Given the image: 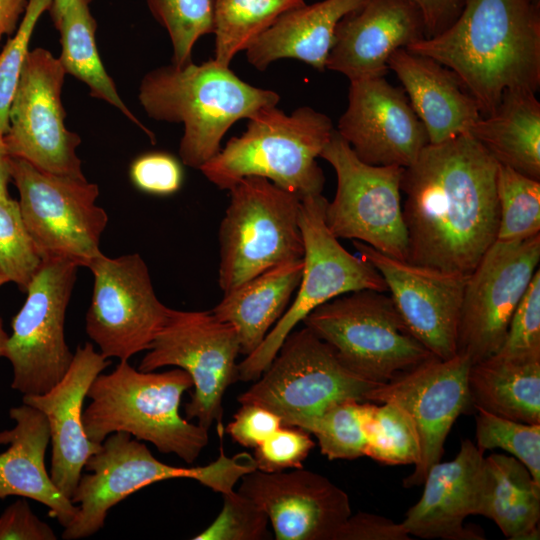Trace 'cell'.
Returning <instances> with one entry per match:
<instances>
[{
  "mask_svg": "<svg viewBox=\"0 0 540 540\" xmlns=\"http://www.w3.org/2000/svg\"><path fill=\"white\" fill-rule=\"evenodd\" d=\"M498 162L469 133L428 143L404 168L408 261L468 276L497 240Z\"/></svg>",
  "mask_w": 540,
  "mask_h": 540,
  "instance_id": "cell-1",
  "label": "cell"
},
{
  "mask_svg": "<svg viewBox=\"0 0 540 540\" xmlns=\"http://www.w3.org/2000/svg\"><path fill=\"white\" fill-rule=\"evenodd\" d=\"M443 30L405 49L453 71L477 102L493 113L508 90L540 87V6L533 0H463Z\"/></svg>",
  "mask_w": 540,
  "mask_h": 540,
  "instance_id": "cell-2",
  "label": "cell"
},
{
  "mask_svg": "<svg viewBox=\"0 0 540 540\" xmlns=\"http://www.w3.org/2000/svg\"><path fill=\"white\" fill-rule=\"evenodd\" d=\"M138 98L150 118L184 125L179 156L198 170L221 150L235 122L280 101L275 91L244 82L214 59L151 70L141 80Z\"/></svg>",
  "mask_w": 540,
  "mask_h": 540,
  "instance_id": "cell-3",
  "label": "cell"
},
{
  "mask_svg": "<svg viewBox=\"0 0 540 540\" xmlns=\"http://www.w3.org/2000/svg\"><path fill=\"white\" fill-rule=\"evenodd\" d=\"M191 387L192 378L181 368L144 372L120 360L110 373H100L87 392L91 402L82 416L86 436L101 444L110 434L125 432L192 464L209 436L208 429L179 413L182 395Z\"/></svg>",
  "mask_w": 540,
  "mask_h": 540,
  "instance_id": "cell-4",
  "label": "cell"
},
{
  "mask_svg": "<svg viewBox=\"0 0 540 540\" xmlns=\"http://www.w3.org/2000/svg\"><path fill=\"white\" fill-rule=\"evenodd\" d=\"M334 130L331 119L311 107H298L290 114L277 106L266 107L250 117L246 130L232 137L199 170L222 190L256 176L300 199L318 195L325 178L316 158Z\"/></svg>",
  "mask_w": 540,
  "mask_h": 540,
  "instance_id": "cell-5",
  "label": "cell"
},
{
  "mask_svg": "<svg viewBox=\"0 0 540 540\" xmlns=\"http://www.w3.org/2000/svg\"><path fill=\"white\" fill-rule=\"evenodd\" d=\"M72 494L78 507L64 528L65 540L89 537L105 523L108 511L134 492L156 482L187 478L222 495L234 490L247 473L256 470L253 456L241 452L228 457L220 446L218 458L205 465L177 467L156 459L147 446L125 432L107 436L87 460Z\"/></svg>",
  "mask_w": 540,
  "mask_h": 540,
  "instance_id": "cell-6",
  "label": "cell"
},
{
  "mask_svg": "<svg viewBox=\"0 0 540 540\" xmlns=\"http://www.w3.org/2000/svg\"><path fill=\"white\" fill-rule=\"evenodd\" d=\"M342 364L377 385L435 357L412 334L390 295L358 290L318 306L302 322Z\"/></svg>",
  "mask_w": 540,
  "mask_h": 540,
  "instance_id": "cell-7",
  "label": "cell"
},
{
  "mask_svg": "<svg viewBox=\"0 0 540 540\" xmlns=\"http://www.w3.org/2000/svg\"><path fill=\"white\" fill-rule=\"evenodd\" d=\"M229 191L219 227L218 283L223 293L304 256L297 195L256 176L243 178Z\"/></svg>",
  "mask_w": 540,
  "mask_h": 540,
  "instance_id": "cell-8",
  "label": "cell"
},
{
  "mask_svg": "<svg viewBox=\"0 0 540 540\" xmlns=\"http://www.w3.org/2000/svg\"><path fill=\"white\" fill-rule=\"evenodd\" d=\"M322 194L301 199L299 226L304 243L303 272L292 303L264 341L238 363L239 381H255L268 367L283 341L318 306L358 290L387 292L377 269L348 252L325 222Z\"/></svg>",
  "mask_w": 540,
  "mask_h": 540,
  "instance_id": "cell-9",
  "label": "cell"
},
{
  "mask_svg": "<svg viewBox=\"0 0 540 540\" xmlns=\"http://www.w3.org/2000/svg\"><path fill=\"white\" fill-rule=\"evenodd\" d=\"M375 386L347 369L335 350L304 326L289 333L268 367L237 400L262 406L284 425L302 428L337 402H366Z\"/></svg>",
  "mask_w": 540,
  "mask_h": 540,
  "instance_id": "cell-10",
  "label": "cell"
},
{
  "mask_svg": "<svg viewBox=\"0 0 540 540\" xmlns=\"http://www.w3.org/2000/svg\"><path fill=\"white\" fill-rule=\"evenodd\" d=\"M10 177L19 193L24 223L42 260L62 258L88 267L102 253L100 241L108 214L96 204L97 184L41 171L13 157Z\"/></svg>",
  "mask_w": 540,
  "mask_h": 540,
  "instance_id": "cell-11",
  "label": "cell"
},
{
  "mask_svg": "<svg viewBox=\"0 0 540 540\" xmlns=\"http://www.w3.org/2000/svg\"><path fill=\"white\" fill-rule=\"evenodd\" d=\"M320 157L334 169L336 193L325 206V222L338 239L360 241L408 261V235L401 205L404 168L360 160L334 130Z\"/></svg>",
  "mask_w": 540,
  "mask_h": 540,
  "instance_id": "cell-12",
  "label": "cell"
},
{
  "mask_svg": "<svg viewBox=\"0 0 540 540\" xmlns=\"http://www.w3.org/2000/svg\"><path fill=\"white\" fill-rule=\"evenodd\" d=\"M240 344L235 329L212 311L169 308L165 323L139 363L149 372L173 366L185 370L193 381L191 399L185 404L187 420L209 429H223V397L239 381L237 357Z\"/></svg>",
  "mask_w": 540,
  "mask_h": 540,
  "instance_id": "cell-13",
  "label": "cell"
},
{
  "mask_svg": "<svg viewBox=\"0 0 540 540\" xmlns=\"http://www.w3.org/2000/svg\"><path fill=\"white\" fill-rule=\"evenodd\" d=\"M78 268L66 259H43L12 320L5 358L12 365L11 387L23 395L47 392L71 365L64 323Z\"/></svg>",
  "mask_w": 540,
  "mask_h": 540,
  "instance_id": "cell-14",
  "label": "cell"
},
{
  "mask_svg": "<svg viewBox=\"0 0 540 540\" xmlns=\"http://www.w3.org/2000/svg\"><path fill=\"white\" fill-rule=\"evenodd\" d=\"M65 71L44 48L28 52L12 99L4 142L10 157L55 175L85 178L77 133L64 124L61 93Z\"/></svg>",
  "mask_w": 540,
  "mask_h": 540,
  "instance_id": "cell-15",
  "label": "cell"
},
{
  "mask_svg": "<svg viewBox=\"0 0 540 540\" xmlns=\"http://www.w3.org/2000/svg\"><path fill=\"white\" fill-rule=\"evenodd\" d=\"M87 268L94 282L85 329L99 352L120 361L147 351L169 307L158 299L144 259L138 253H101Z\"/></svg>",
  "mask_w": 540,
  "mask_h": 540,
  "instance_id": "cell-16",
  "label": "cell"
},
{
  "mask_svg": "<svg viewBox=\"0 0 540 540\" xmlns=\"http://www.w3.org/2000/svg\"><path fill=\"white\" fill-rule=\"evenodd\" d=\"M540 261V234L496 240L467 276L457 337V354L472 364L501 348L515 308Z\"/></svg>",
  "mask_w": 540,
  "mask_h": 540,
  "instance_id": "cell-17",
  "label": "cell"
},
{
  "mask_svg": "<svg viewBox=\"0 0 540 540\" xmlns=\"http://www.w3.org/2000/svg\"><path fill=\"white\" fill-rule=\"evenodd\" d=\"M471 365L462 354L449 359L432 357L367 394L368 402L399 405L415 424L421 459L404 479L406 488L423 484L429 469L442 458L452 425L472 406L468 390Z\"/></svg>",
  "mask_w": 540,
  "mask_h": 540,
  "instance_id": "cell-18",
  "label": "cell"
},
{
  "mask_svg": "<svg viewBox=\"0 0 540 540\" xmlns=\"http://www.w3.org/2000/svg\"><path fill=\"white\" fill-rule=\"evenodd\" d=\"M352 243L381 274L416 339L437 358L455 356L467 276L399 260L360 241Z\"/></svg>",
  "mask_w": 540,
  "mask_h": 540,
  "instance_id": "cell-19",
  "label": "cell"
},
{
  "mask_svg": "<svg viewBox=\"0 0 540 540\" xmlns=\"http://www.w3.org/2000/svg\"><path fill=\"white\" fill-rule=\"evenodd\" d=\"M336 131L360 160L375 166L406 168L429 143L404 90L385 77L350 81Z\"/></svg>",
  "mask_w": 540,
  "mask_h": 540,
  "instance_id": "cell-20",
  "label": "cell"
},
{
  "mask_svg": "<svg viewBox=\"0 0 540 540\" xmlns=\"http://www.w3.org/2000/svg\"><path fill=\"white\" fill-rule=\"evenodd\" d=\"M239 492L268 515L277 540H334L352 514L348 494L325 476L300 468L245 474Z\"/></svg>",
  "mask_w": 540,
  "mask_h": 540,
  "instance_id": "cell-21",
  "label": "cell"
},
{
  "mask_svg": "<svg viewBox=\"0 0 540 540\" xmlns=\"http://www.w3.org/2000/svg\"><path fill=\"white\" fill-rule=\"evenodd\" d=\"M425 36L410 0H364L337 23L326 69L350 81L385 77L392 54Z\"/></svg>",
  "mask_w": 540,
  "mask_h": 540,
  "instance_id": "cell-22",
  "label": "cell"
},
{
  "mask_svg": "<svg viewBox=\"0 0 540 540\" xmlns=\"http://www.w3.org/2000/svg\"><path fill=\"white\" fill-rule=\"evenodd\" d=\"M108 365L109 359L87 342L77 347L69 369L50 390L38 395H23V403L40 410L48 421L52 445L50 476L69 499L88 458L101 445L86 436L83 403L91 384Z\"/></svg>",
  "mask_w": 540,
  "mask_h": 540,
  "instance_id": "cell-23",
  "label": "cell"
},
{
  "mask_svg": "<svg viewBox=\"0 0 540 540\" xmlns=\"http://www.w3.org/2000/svg\"><path fill=\"white\" fill-rule=\"evenodd\" d=\"M484 451L465 439L456 457L433 465L417 503L401 522L407 533L423 539L482 540L484 534L464 525L474 515Z\"/></svg>",
  "mask_w": 540,
  "mask_h": 540,
  "instance_id": "cell-24",
  "label": "cell"
},
{
  "mask_svg": "<svg viewBox=\"0 0 540 540\" xmlns=\"http://www.w3.org/2000/svg\"><path fill=\"white\" fill-rule=\"evenodd\" d=\"M388 67L402 83L429 143L438 144L468 133L482 116L456 74L432 58L401 48L392 54Z\"/></svg>",
  "mask_w": 540,
  "mask_h": 540,
  "instance_id": "cell-25",
  "label": "cell"
},
{
  "mask_svg": "<svg viewBox=\"0 0 540 540\" xmlns=\"http://www.w3.org/2000/svg\"><path fill=\"white\" fill-rule=\"evenodd\" d=\"M9 415L15 426L0 432V445L9 444L0 453V499L20 496L37 501L65 528L78 507L61 493L46 470L48 421L40 410L25 403L12 407Z\"/></svg>",
  "mask_w": 540,
  "mask_h": 540,
  "instance_id": "cell-26",
  "label": "cell"
},
{
  "mask_svg": "<svg viewBox=\"0 0 540 540\" xmlns=\"http://www.w3.org/2000/svg\"><path fill=\"white\" fill-rule=\"evenodd\" d=\"M363 1L322 0L286 11L246 50L248 62L264 71L276 60L292 58L325 70L337 23Z\"/></svg>",
  "mask_w": 540,
  "mask_h": 540,
  "instance_id": "cell-27",
  "label": "cell"
},
{
  "mask_svg": "<svg viewBox=\"0 0 540 540\" xmlns=\"http://www.w3.org/2000/svg\"><path fill=\"white\" fill-rule=\"evenodd\" d=\"M474 515L494 521L508 539H539L540 484L514 456L484 457Z\"/></svg>",
  "mask_w": 540,
  "mask_h": 540,
  "instance_id": "cell-28",
  "label": "cell"
},
{
  "mask_svg": "<svg viewBox=\"0 0 540 540\" xmlns=\"http://www.w3.org/2000/svg\"><path fill=\"white\" fill-rule=\"evenodd\" d=\"M303 259L269 269L229 292L212 313L236 331L240 354L248 356L264 341L295 294Z\"/></svg>",
  "mask_w": 540,
  "mask_h": 540,
  "instance_id": "cell-29",
  "label": "cell"
},
{
  "mask_svg": "<svg viewBox=\"0 0 540 540\" xmlns=\"http://www.w3.org/2000/svg\"><path fill=\"white\" fill-rule=\"evenodd\" d=\"M528 90L506 91L497 109L469 129L499 163L540 180V103Z\"/></svg>",
  "mask_w": 540,
  "mask_h": 540,
  "instance_id": "cell-30",
  "label": "cell"
},
{
  "mask_svg": "<svg viewBox=\"0 0 540 540\" xmlns=\"http://www.w3.org/2000/svg\"><path fill=\"white\" fill-rule=\"evenodd\" d=\"M471 405L528 424H540V356L494 354L472 364Z\"/></svg>",
  "mask_w": 540,
  "mask_h": 540,
  "instance_id": "cell-31",
  "label": "cell"
},
{
  "mask_svg": "<svg viewBox=\"0 0 540 540\" xmlns=\"http://www.w3.org/2000/svg\"><path fill=\"white\" fill-rule=\"evenodd\" d=\"M91 0H75L62 16L56 29L60 33L59 61L65 73L78 78L90 89L91 96L104 100L120 110L155 142L154 134L128 109L116 86L106 72L99 56L96 40V21L89 8Z\"/></svg>",
  "mask_w": 540,
  "mask_h": 540,
  "instance_id": "cell-32",
  "label": "cell"
},
{
  "mask_svg": "<svg viewBox=\"0 0 540 540\" xmlns=\"http://www.w3.org/2000/svg\"><path fill=\"white\" fill-rule=\"evenodd\" d=\"M303 4L305 0H215L213 59L229 67L280 15Z\"/></svg>",
  "mask_w": 540,
  "mask_h": 540,
  "instance_id": "cell-33",
  "label": "cell"
},
{
  "mask_svg": "<svg viewBox=\"0 0 540 540\" xmlns=\"http://www.w3.org/2000/svg\"><path fill=\"white\" fill-rule=\"evenodd\" d=\"M374 406L368 401H340L307 421L302 429L317 438L321 453L329 460L357 459L366 453V426Z\"/></svg>",
  "mask_w": 540,
  "mask_h": 540,
  "instance_id": "cell-34",
  "label": "cell"
},
{
  "mask_svg": "<svg viewBox=\"0 0 540 540\" xmlns=\"http://www.w3.org/2000/svg\"><path fill=\"white\" fill-rule=\"evenodd\" d=\"M496 192L497 240H523L540 234V180L498 163Z\"/></svg>",
  "mask_w": 540,
  "mask_h": 540,
  "instance_id": "cell-35",
  "label": "cell"
},
{
  "mask_svg": "<svg viewBox=\"0 0 540 540\" xmlns=\"http://www.w3.org/2000/svg\"><path fill=\"white\" fill-rule=\"evenodd\" d=\"M365 456L387 465H418L420 438L408 413L391 402L374 406L368 419Z\"/></svg>",
  "mask_w": 540,
  "mask_h": 540,
  "instance_id": "cell-36",
  "label": "cell"
},
{
  "mask_svg": "<svg viewBox=\"0 0 540 540\" xmlns=\"http://www.w3.org/2000/svg\"><path fill=\"white\" fill-rule=\"evenodd\" d=\"M155 20L171 40L172 63L181 67L192 62L196 41L213 33L215 0H146Z\"/></svg>",
  "mask_w": 540,
  "mask_h": 540,
  "instance_id": "cell-37",
  "label": "cell"
},
{
  "mask_svg": "<svg viewBox=\"0 0 540 540\" xmlns=\"http://www.w3.org/2000/svg\"><path fill=\"white\" fill-rule=\"evenodd\" d=\"M18 201L0 197V270L8 282L26 289L42 264Z\"/></svg>",
  "mask_w": 540,
  "mask_h": 540,
  "instance_id": "cell-38",
  "label": "cell"
},
{
  "mask_svg": "<svg viewBox=\"0 0 540 540\" xmlns=\"http://www.w3.org/2000/svg\"><path fill=\"white\" fill-rule=\"evenodd\" d=\"M477 447L500 448L522 462L540 484V424H528L475 408Z\"/></svg>",
  "mask_w": 540,
  "mask_h": 540,
  "instance_id": "cell-39",
  "label": "cell"
},
{
  "mask_svg": "<svg viewBox=\"0 0 540 540\" xmlns=\"http://www.w3.org/2000/svg\"><path fill=\"white\" fill-rule=\"evenodd\" d=\"M223 496L216 519L194 540H265L271 538L266 512L252 499L232 490Z\"/></svg>",
  "mask_w": 540,
  "mask_h": 540,
  "instance_id": "cell-40",
  "label": "cell"
},
{
  "mask_svg": "<svg viewBox=\"0 0 540 540\" xmlns=\"http://www.w3.org/2000/svg\"><path fill=\"white\" fill-rule=\"evenodd\" d=\"M52 0H29L25 13L13 37L0 52V134L8 131L9 108L22 68L29 52V42L41 15L48 11Z\"/></svg>",
  "mask_w": 540,
  "mask_h": 540,
  "instance_id": "cell-41",
  "label": "cell"
},
{
  "mask_svg": "<svg viewBox=\"0 0 540 540\" xmlns=\"http://www.w3.org/2000/svg\"><path fill=\"white\" fill-rule=\"evenodd\" d=\"M504 356H540V271L533 275L511 317L497 352Z\"/></svg>",
  "mask_w": 540,
  "mask_h": 540,
  "instance_id": "cell-42",
  "label": "cell"
},
{
  "mask_svg": "<svg viewBox=\"0 0 540 540\" xmlns=\"http://www.w3.org/2000/svg\"><path fill=\"white\" fill-rule=\"evenodd\" d=\"M315 442L302 428L282 425L254 449L256 468L267 473L302 467Z\"/></svg>",
  "mask_w": 540,
  "mask_h": 540,
  "instance_id": "cell-43",
  "label": "cell"
},
{
  "mask_svg": "<svg viewBox=\"0 0 540 540\" xmlns=\"http://www.w3.org/2000/svg\"><path fill=\"white\" fill-rule=\"evenodd\" d=\"M129 175L137 189L158 196L176 193L183 183L181 163L165 152L140 155L131 163Z\"/></svg>",
  "mask_w": 540,
  "mask_h": 540,
  "instance_id": "cell-44",
  "label": "cell"
},
{
  "mask_svg": "<svg viewBox=\"0 0 540 540\" xmlns=\"http://www.w3.org/2000/svg\"><path fill=\"white\" fill-rule=\"evenodd\" d=\"M226 432L236 443L255 449L283 425L272 411L256 404H240Z\"/></svg>",
  "mask_w": 540,
  "mask_h": 540,
  "instance_id": "cell-45",
  "label": "cell"
},
{
  "mask_svg": "<svg viewBox=\"0 0 540 540\" xmlns=\"http://www.w3.org/2000/svg\"><path fill=\"white\" fill-rule=\"evenodd\" d=\"M53 529L37 517L22 497L0 515V540H55Z\"/></svg>",
  "mask_w": 540,
  "mask_h": 540,
  "instance_id": "cell-46",
  "label": "cell"
},
{
  "mask_svg": "<svg viewBox=\"0 0 540 540\" xmlns=\"http://www.w3.org/2000/svg\"><path fill=\"white\" fill-rule=\"evenodd\" d=\"M402 523L368 512L351 514L335 534L334 540H409Z\"/></svg>",
  "mask_w": 540,
  "mask_h": 540,
  "instance_id": "cell-47",
  "label": "cell"
},
{
  "mask_svg": "<svg viewBox=\"0 0 540 540\" xmlns=\"http://www.w3.org/2000/svg\"><path fill=\"white\" fill-rule=\"evenodd\" d=\"M420 10L426 36H432L447 27L458 15L463 0H410Z\"/></svg>",
  "mask_w": 540,
  "mask_h": 540,
  "instance_id": "cell-48",
  "label": "cell"
},
{
  "mask_svg": "<svg viewBox=\"0 0 540 540\" xmlns=\"http://www.w3.org/2000/svg\"><path fill=\"white\" fill-rule=\"evenodd\" d=\"M29 0H0V40L17 30Z\"/></svg>",
  "mask_w": 540,
  "mask_h": 540,
  "instance_id": "cell-49",
  "label": "cell"
},
{
  "mask_svg": "<svg viewBox=\"0 0 540 540\" xmlns=\"http://www.w3.org/2000/svg\"><path fill=\"white\" fill-rule=\"evenodd\" d=\"M10 177V156L8 154L4 135L0 134V197H7Z\"/></svg>",
  "mask_w": 540,
  "mask_h": 540,
  "instance_id": "cell-50",
  "label": "cell"
},
{
  "mask_svg": "<svg viewBox=\"0 0 540 540\" xmlns=\"http://www.w3.org/2000/svg\"><path fill=\"white\" fill-rule=\"evenodd\" d=\"M75 0H52L51 6L49 8L50 16L53 21L54 26L56 27L66 10L74 3Z\"/></svg>",
  "mask_w": 540,
  "mask_h": 540,
  "instance_id": "cell-51",
  "label": "cell"
},
{
  "mask_svg": "<svg viewBox=\"0 0 540 540\" xmlns=\"http://www.w3.org/2000/svg\"><path fill=\"white\" fill-rule=\"evenodd\" d=\"M8 338H9V335L4 330L2 320L0 318V358L5 357Z\"/></svg>",
  "mask_w": 540,
  "mask_h": 540,
  "instance_id": "cell-52",
  "label": "cell"
},
{
  "mask_svg": "<svg viewBox=\"0 0 540 540\" xmlns=\"http://www.w3.org/2000/svg\"><path fill=\"white\" fill-rule=\"evenodd\" d=\"M7 282H8L7 279L5 278V276L3 275V273H2L1 270H0V287H1L3 284L7 283Z\"/></svg>",
  "mask_w": 540,
  "mask_h": 540,
  "instance_id": "cell-53",
  "label": "cell"
},
{
  "mask_svg": "<svg viewBox=\"0 0 540 540\" xmlns=\"http://www.w3.org/2000/svg\"><path fill=\"white\" fill-rule=\"evenodd\" d=\"M535 4H537L538 6H540V0H533Z\"/></svg>",
  "mask_w": 540,
  "mask_h": 540,
  "instance_id": "cell-54",
  "label": "cell"
}]
</instances>
